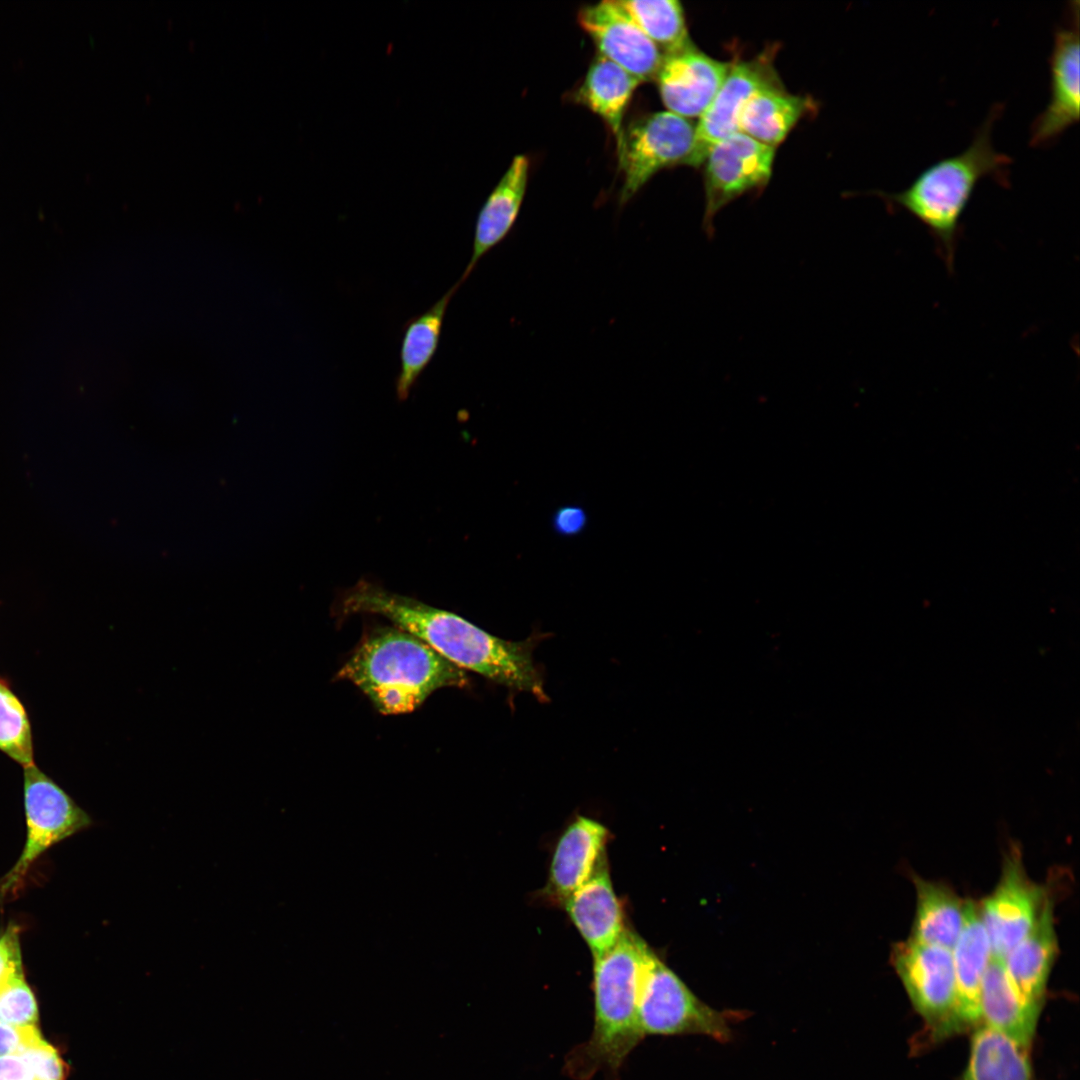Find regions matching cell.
<instances>
[{"instance_id": "obj_1", "label": "cell", "mask_w": 1080, "mask_h": 1080, "mask_svg": "<svg viewBox=\"0 0 1080 1080\" xmlns=\"http://www.w3.org/2000/svg\"><path fill=\"white\" fill-rule=\"evenodd\" d=\"M337 608L345 616L356 613L383 616L457 667L508 688L532 693L542 702L548 700L542 677L532 660L535 644L532 639L503 640L457 614L364 580L341 594Z\"/></svg>"}, {"instance_id": "obj_2", "label": "cell", "mask_w": 1080, "mask_h": 1080, "mask_svg": "<svg viewBox=\"0 0 1080 1080\" xmlns=\"http://www.w3.org/2000/svg\"><path fill=\"white\" fill-rule=\"evenodd\" d=\"M1004 105L994 104L961 152L941 158L924 168L903 190L879 192L888 208L902 209L915 217L936 242L946 266L954 263L961 218L977 184L989 177L1008 187L1012 158L995 149L992 129Z\"/></svg>"}, {"instance_id": "obj_3", "label": "cell", "mask_w": 1080, "mask_h": 1080, "mask_svg": "<svg viewBox=\"0 0 1080 1080\" xmlns=\"http://www.w3.org/2000/svg\"><path fill=\"white\" fill-rule=\"evenodd\" d=\"M337 678L353 683L384 715L412 712L436 690L468 683L465 670L398 627L369 634Z\"/></svg>"}, {"instance_id": "obj_4", "label": "cell", "mask_w": 1080, "mask_h": 1080, "mask_svg": "<svg viewBox=\"0 0 1080 1080\" xmlns=\"http://www.w3.org/2000/svg\"><path fill=\"white\" fill-rule=\"evenodd\" d=\"M649 946L625 929L606 952L594 957V1024L590 1038L568 1057V1072L587 1080L597 1071L616 1077L644 1038L638 1023L640 977Z\"/></svg>"}, {"instance_id": "obj_5", "label": "cell", "mask_w": 1080, "mask_h": 1080, "mask_svg": "<svg viewBox=\"0 0 1080 1080\" xmlns=\"http://www.w3.org/2000/svg\"><path fill=\"white\" fill-rule=\"evenodd\" d=\"M637 1014L643 1037L696 1034L720 1042L730 1040L731 1024L743 1017L705 1004L651 949L642 967Z\"/></svg>"}, {"instance_id": "obj_6", "label": "cell", "mask_w": 1080, "mask_h": 1080, "mask_svg": "<svg viewBox=\"0 0 1080 1080\" xmlns=\"http://www.w3.org/2000/svg\"><path fill=\"white\" fill-rule=\"evenodd\" d=\"M25 844L0 878V906L23 890L36 861L53 845L90 827V815L35 764L24 767Z\"/></svg>"}, {"instance_id": "obj_7", "label": "cell", "mask_w": 1080, "mask_h": 1080, "mask_svg": "<svg viewBox=\"0 0 1080 1080\" xmlns=\"http://www.w3.org/2000/svg\"><path fill=\"white\" fill-rule=\"evenodd\" d=\"M891 963L915 1010L936 1039L956 1033L952 950L908 937L892 946Z\"/></svg>"}, {"instance_id": "obj_8", "label": "cell", "mask_w": 1080, "mask_h": 1080, "mask_svg": "<svg viewBox=\"0 0 1080 1080\" xmlns=\"http://www.w3.org/2000/svg\"><path fill=\"white\" fill-rule=\"evenodd\" d=\"M694 135L693 123L670 111L645 115L624 128L617 148L624 174L620 203L630 200L661 169L684 164Z\"/></svg>"}, {"instance_id": "obj_9", "label": "cell", "mask_w": 1080, "mask_h": 1080, "mask_svg": "<svg viewBox=\"0 0 1080 1080\" xmlns=\"http://www.w3.org/2000/svg\"><path fill=\"white\" fill-rule=\"evenodd\" d=\"M775 148L737 132L716 143L705 160V211L703 228L714 235L713 221L717 213L744 193L760 188L769 181Z\"/></svg>"}, {"instance_id": "obj_10", "label": "cell", "mask_w": 1080, "mask_h": 1080, "mask_svg": "<svg viewBox=\"0 0 1080 1080\" xmlns=\"http://www.w3.org/2000/svg\"><path fill=\"white\" fill-rule=\"evenodd\" d=\"M1048 887L1026 873L1018 847L1004 857L1000 878L979 906L993 955L1004 957L1034 925Z\"/></svg>"}, {"instance_id": "obj_11", "label": "cell", "mask_w": 1080, "mask_h": 1080, "mask_svg": "<svg viewBox=\"0 0 1080 1080\" xmlns=\"http://www.w3.org/2000/svg\"><path fill=\"white\" fill-rule=\"evenodd\" d=\"M1079 1H1070L1061 23L1055 26L1048 58L1049 100L1031 125L1030 144L1056 140L1079 120Z\"/></svg>"}, {"instance_id": "obj_12", "label": "cell", "mask_w": 1080, "mask_h": 1080, "mask_svg": "<svg viewBox=\"0 0 1080 1080\" xmlns=\"http://www.w3.org/2000/svg\"><path fill=\"white\" fill-rule=\"evenodd\" d=\"M769 51L747 61L732 64L720 89L695 125L694 142L684 164L698 167L719 141L740 132L739 118L750 98L758 91L782 84Z\"/></svg>"}, {"instance_id": "obj_13", "label": "cell", "mask_w": 1080, "mask_h": 1080, "mask_svg": "<svg viewBox=\"0 0 1080 1080\" xmlns=\"http://www.w3.org/2000/svg\"><path fill=\"white\" fill-rule=\"evenodd\" d=\"M578 22L591 37L598 54L619 65L641 82L655 80L664 55L631 18L619 0L584 6Z\"/></svg>"}, {"instance_id": "obj_14", "label": "cell", "mask_w": 1080, "mask_h": 1080, "mask_svg": "<svg viewBox=\"0 0 1080 1080\" xmlns=\"http://www.w3.org/2000/svg\"><path fill=\"white\" fill-rule=\"evenodd\" d=\"M730 66L706 55L694 44L664 55L655 80L668 111L687 119L700 117L720 89Z\"/></svg>"}, {"instance_id": "obj_15", "label": "cell", "mask_w": 1080, "mask_h": 1080, "mask_svg": "<svg viewBox=\"0 0 1080 1080\" xmlns=\"http://www.w3.org/2000/svg\"><path fill=\"white\" fill-rule=\"evenodd\" d=\"M955 978L956 1033L981 1021L980 992L982 981L993 956L991 943L982 923L978 903L965 899L964 923L952 949Z\"/></svg>"}, {"instance_id": "obj_16", "label": "cell", "mask_w": 1080, "mask_h": 1080, "mask_svg": "<svg viewBox=\"0 0 1080 1080\" xmlns=\"http://www.w3.org/2000/svg\"><path fill=\"white\" fill-rule=\"evenodd\" d=\"M593 958L610 949L626 929L611 882L606 855L591 877L563 902Z\"/></svg>"}, {"instance_id": "obj_17", "label": "cell", "mask_w": 1080, "mask_h": 1080, "mask_svg": "<svg viewBox=\"0 0 1080 1080\" xmlns=\"http://www.w3.org/2000/svg\"><path fill=\"white\" fill-rule=\"evenodd\" d=\"M1054 896L1048 889L1034 925L1003 957L1008 976L1019 995L1040 1009L1058 953Z\"/></svg>"}, {"instance_id": "obj_18", "label": "cell", "mask_w": 1080, "mask_h": 1080, "mask_svg": "<svg viewBox=\"0 0 1080 1080\" xmlns=\"http://www.w3.org/2000/svg\"><path fill=\"white\" fill-rule=\"evenodd\" d=\"M608 829L578 816L561 834L552 855L546 893L562 903L594 873L605 854Z\"/></svg>"}, {"instance_id": "obj_19", "label": "cell", "mask_w": 1080, "mask_h": 1080, "mask_svg": "<svg viewBox=\"0 0 1080 1080\" xmlns=\"http://www.w3.org/2000/svg\"><path fill=\"white\" fill-rule=\"evenodd\" d=\"M529 160L517 155L481 207L475 223L472 254L458 282L466 281L478 262L510 233L527 188Z\"/></svg>"}, {"instance_id": "obj_20", "label": "cell", "mask_w": 1080, "mask_h": 1080, "mask_svg": "<svg viewBox=\"0 0 1080 1080\" xmlns=\"http://www.w3.org/2000/svg\"><path fill=\"white\" fill-rule=\"evenodd\" d=\"M1040 1008L1025 1002L1006 971L1003 958L993 955L980 992V1015L984 1025L1029 1047Z\"/></svg>"}, {"instance_id": "obj_21", "label": "cell", "mask_w": 1080, "mask_h": 1080, "mask_svg": "<svg viewBox=\"0 0 1080 1080\" xmlns=\"http://www.w3.org/2000/svg\"><path fill=\"white\" fill-rule=\"evenodd\" d=\"M915 913L910 938L952 950L964 923L965 899L942 882L913 876Z\"/></svg>"}, {"instance_id": "obj_22", "label": "cell", "mask_w": 1080, "mask_h": 1080, "mask_svg": "<svg viewBox=\"0 0 1080 1080\" xmlns=\"http://www.w3.org/2000/svg\"><path fill=\"white\" fill-rule=\"evenodd\" d=\"M642 82L628 71L598 54L592 61L575 99L597 114L609 127L619 147L623 118L632 95Z\"/></svg>"}, {"instance_id": "obj_23", "label": "cell", "mask_w": 1080, "mask_h": 1080, "mask_svg": "<svg viewBox=\"0 0 1080 1080\" xmlns=\"http://www.w3.org/2000/svg\"><path fill=\"white\" fill-rule=\"evenodd\" d=\"M460 287L457 281L428 310L406 322L400 346V369L395 379L398 400H406L434 358L449 303Z\"/></svg>"}, {"instance_id": "obj_24", "label": "cell", "mask_w": 1080, "mask_h": 1080, "mask_svg": "<svg viewBox=\"0 0 1080 1080\" xmlns=\"http://www.w3.org/2000/svg\"><path fill=\"white\" fill-rule=\"evenodd\" d=\"M807 98L788 93L782 84L756 92L739 118L740 132L775 148L808 111Z\"/></svg>"}, {"instance_id": "obj_25", "label": "cell", "mask_w": 1080, "mask_h": 1080, "mask_svg": "<svg viewBox=\"0 0 1080 1080\" xmlns=\"http://www.w3.org/2000/svg\"><path fill=\"white\" fill-rule=\"evenodd\" d=\"M960 1080H1032L1029 1047L986 1025L970 1043L969 1060Z\"/></svg>"}, {"instance_id": "obj_26", "label": "cell", "mask_w": 1080, "mask_h": 1080, "mask_svg": "<svg viewBox=\"0 0 1080 1080\" xmlns=\"http://www.w3.org/2000/svg\"><path fill=\"white\" fill-rule=\"evenodd\" d=\"M640 29L663 55L682 50L692 41L685 14L677 0H619Z\"/></svg>"}, {"instance_id": "obj_27", "label": "cell", "mask_w": 1080, "mask_h": 1080, "mask_svg": "<svg viewBox=\"0 0 1080 1080\" xmlns=\"http://www.w3.org/2000/svg\"><path fill=\"white\" fill-rule=\"evenodd\" d=\"M0 750L23 767L34 764L31 726L26 710L1 678Z\"/></svg>"}, {"instance_id": "obj_28", "label": "cell", "mask_w": 1080, "mask_h": 1080, "mask_svg": "<svg viewBox=\"0 0 1080 1080\" xmlns=\"http://www.w3.org/2000/svg\"><path fill=\"white\" fill-rule=\"evenodd\" d=\"M38 1009L35 996L25 980L24 970L0 985V1023L13 1026L36 1025Z\"/></svg>"}, {"instance_id": "obj_29", "label": "cell", "mask_w": 1080, "mask_h": 1080, "mask_svg": "<svg viewBox=\"0 0 1080 1080\" xmlns=\"http://www.w3.org/2000/svg\"><path fill=\"white\" fill-rule=\"evenodd\" d=\"M23 970L20 927L11 922L0 930V985L14 973Z\"/></svg>"}, {"instance_id": "obj_30", "label": "cell", "mask_w": 1080, "mask_h": 1080, "mask_svg": "<svg viewBox=\"0 0 1080 1080\" xmlns=\"http://www.w3.org/2000/svg\"><path fill=\"white\" fill-rule=\"evenodd\" d=\"M40 1038L36 1025L13 1026L0 1023V1057L18 1053Z\"/></svg>"}, {"instance_id": "obj_31", "label": "cell", "mask_w": 1080, "mask_h": 1080, "mask_svg": "<svg viewBox=\"0 0 1080 1080\" xmlns=\"http://www.w3.org/2000/svg\"><path fill=\"white\" fill-rule=\"evenodd\" d=\"M587 521V514L582 507L566 505L553 514L552 527L561 536H575L585 529Z\"/></svg>"}, {"instance_id": "obj_32", "label": "cell", "mask_w": 1080, "mask_h": 1080, "mask_svg": "<svg viewBox=\"0 0 1080 1080\" xmlns=\"http://www.w3.org/2000/svg\"><path fill=\"white\" fill-rule=\"evenodd\" d=\"M0 1080H37L23 1051L0 1057Z\"/></svg>"}]
</instances>
